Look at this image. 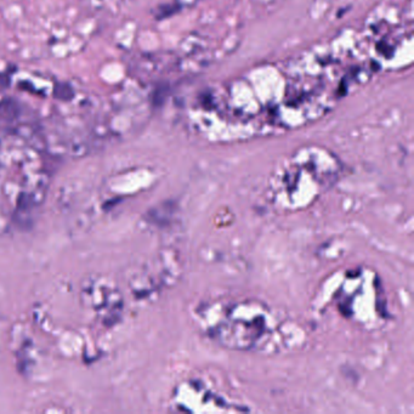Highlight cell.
Instances as JSON below:
<instances>
[{
  "mask_svg": "<svg viewBox=\"0 0 414 414\" xmlns=\"http://www.w3.org/2000/svg\"><path fill=\"white\" fill-rule=\"evenodd\" d=\"M247 310V306H234L225 321L219 322L215 335L221 343L229 345V347H248L260 338L265 329V321L259 313L248 322L244 318Z\"/></svg>",
  "mask_w": 414,
  "mask_h": 414,
  "instance_id": "1",
  "label": "cell"
}]
</instances>
